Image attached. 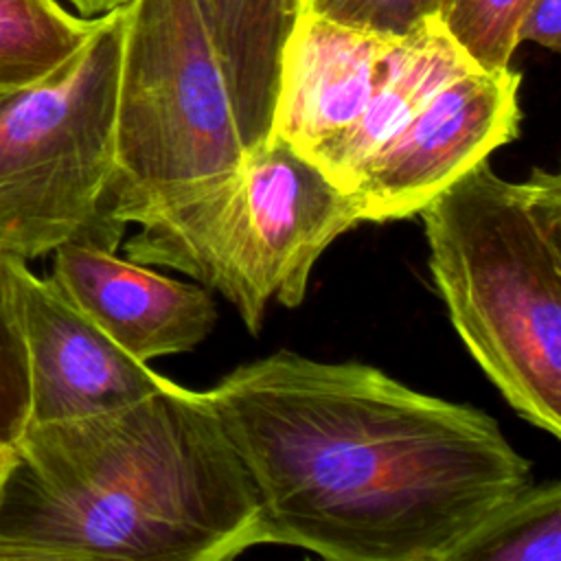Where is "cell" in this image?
Here are the masks:
<instances>
[{"label": "cell", "mask_w": 561, "mask_h": 561, "mask_svg": "<svg viewBox=\"0 0 561 561\" xmlns=\"http://www.w3.org/2000/svg\"><path fill=\"white\" fill-rule=\"evenodd\" d=\"M28 425V377L15 316L9 256L0 254V451H9Z\"/></svg>", "instance_id": "16"}, {"label": "cell", "mask_w": 561, "mask_h": 561, "mask_svg": "<svg viewBox=\"0 0 561 561\" xmlns=\"http://www.w3.org/2000/svg\"><path fill=\"white\" fill-rule=\"evenodd\" d=\"M66 2L83 18H99L114 9L125 7L129 0H66Z\"/></svg>", "instance_id": "19"}, {"label": "cell", "mask_w": 561, "mask_h": 561, "mask_svg": "<svg viewBox=\"0 0 561 561\" xmlns=\"http://www.w3.org/2000/svg\"><path fill=\"white\" fill-rule=\"evenodd\" d=\"M454 561H561V482H530L456 552Z\"/></svg>", "instance_id": "14"}, {"label": "cell", "mask_w": 561, "mask_h": 561, "mask_svg": "<svg viewBox=\"0 0 561 561\" xmlns=\"http://www.w3.org/2000/svg\"><path fill=\"white\" fill-rule=\"evenodd\" d=\"M443 0H305L302 11L329 20L403 35L427 15H436Z\"/></svg>", "instance_id": "17"}, {"label": "cell", "mask_w": 561, "mask_h": 561, "mask_svg": "<svg viewBox=\"0 0 561 561\" xmlns=\"http://www.w3.org/2000/svg\"><path fill=\"white\" fill-rule=\"evenodd\" d=\"M357 224L355 197L272 134L232 178L142 224L123 250L129 261L178 270L219 291L256 335L270 298L298 307L320 254Z\"/></svg>", "instance_id": "5"}, {"label": "cell", "mask_w": 561, "mask_h": 561, "mask_svg": "<svg viewBox=\"0 0 561 561\" xmlns=\"http://www.w3.org/2000/svg\"><path fill=\"white\" fill-rule=\"evenodd\" d=\"M204 392L250 478L263 543L454 561L535 482L493 416L368 364L276 351Z\"/></svg>", "instance_id": "1"}, {"label": "cell", "mask_w": 561, "mask_h": 561, "mask_svg": "<svg viewBox=\"0 0 561 561\" xmlns=\"http://www.w3.org/2000/svg\"><path fill=\"white\" fill-rule=\"evenodd\" d=\"M261 543L206 392L171 379L123 408L28 423L0 469V561H226Z\"/></svg>", "instance_id": "2"}, {"label": "cell", "mask_w": 561, "mask_h": 561, "mask_svg": "<svg viewBox=\"0 0 561 561\" xmlns=\"http://www.w3.org/2000/svg\"><path fill=\"white\" fill-rule=\"evenodd\" d=\"M430 272L467 351L508 405L561 436V175L522 182L489 158L416 213Z\"/></svg>", "instance_id": "3"}, {"label": "cell", "mask_w": 561, "mask_h": 561, "mask_svg": "<svg viewBox=\"0 0 561 561\" xmlns=\"http://www.w3.org/2000/svg\"><path fill=\"white\" fill-rule=\"evenodd\" d=\"M517 42H530L552 53H559L561 0H528L517 26Z\"/></svg>", "instance_id": "18"}, {"label": "cell", "mask_w": 561, "mask_h": 561, "mask_svg": "<svg viewBox=\"0 0 561 561\" xmlns=\"http://www.w3.org/2000/svg\"><path fill=\"white\" fill-rule=\"evenodd\" d=\"M394 39L302 11L283 48L274 134L316 162L362 114Z\"/></svg>", "instance_id": "10"}, {"label": "cell", "mask_w": 561, "mask_h": 561, "mask_svg": "<svg viewBox=\"0 0 561 561\" xmlns=\"http://www.w3.org/2000/svg\"><path fill=\"white\" fill-rule=\"evenodd\" d=\"M478 68L436 15L397 35L383 72L357 121L313 162L337 188L353 195L377 156L412 123L454 77Z\"/></svg>", "instance_id": "11"}, {"label": "cell", "mask_w": 561, "mask_h": 561, "mask_svg": "<svg viewBox=\"0 0 561 561\" xmlns=\"http://www.w3.org/2000/svg\"><path fill=\"white\" fill-rule=\"evenodd\" d=\"M528 0H443L436 18L482 70H504L519 46L517 26Z\"/></svg>", "instance_id": "15"}, {"label": "cell", "mask_w": 561, "mask_h": 561, "mask_svg": "<svg viewBox=\"0 0 561 561\" xmlns=\"http://www.w3.org/2000/svg\"><path fill=\"white\" fill-rule=\"evenodd\" d=\"M50 278L105 335L145 364L195 348L217 318L206 287L162 276L88 241L59 245Z\"/></svg>", "instance_id": "9"}, {"label": "cell", "mask_w": 561, "mask_h": 561, "mask_svg": "<svg viewBox=\"0 0 561 561\" xmlns=\"http://www.w3.org/2000/svg\"><path fill=\"white\" fill-rule=\"evenodd\" d=\"M7 454H9V451H0V469H2V465H4V460H7Z\"/></svg>", "instance_id": "20"}, {"label": "cell", "mask_w": 561, "mask_h": 561, "mask_svg": "<svg viewBox=\"0 0 561 561\" xmlns=\"http://www.w3.org/2000/svg\"><path fill=\"white\" fill-rule=\"evenodd\" d=\"M96 18L57 0H0V94L31 88L57 72L90 37Z\"/></svg>", "instance_id": "13"}, {"label": "cell", "mask_w": 561, "mask_h": 561, "mask_svg": "<svg viewBox=\"0 0 561 561\" xmlns=\"http://www.w3.org/2000/svg\"><path fill=\"white\" fill-rule=\"evenodd\" d=\"M272 134L237 92L197 0H129L114 171L92 243L116 250L129 224L204 197Z\"/></svg>", "instance_id": "4"}, {"label": "cell", "mask_w": 561, "mask_h": 561, "mask_svg": "<svg viewBox=\"0 0 561 561\" xmlns=\"http://www.w3.org/2000/svg\"><path fill=\"white\" fill-rule=\"evenodd\" d=\"M215 48L245 105L274 127L285 42L305 0H197Z\"/></svg>", "instance_id": "12"}, {"label": "cell", "mask_w": 561, "mask_h": 561, "mask_svg": "<svg viewBox=\"0 0 561 561\" xmlns=\"http://www.w3.org/2000/svg\"><path fill=\"white\" fill-rule=\"evenodd\" d=\"M9 274L26 359L28 423L107 412L164 386L167 377L123 351L50 276L13 256Z\"/></svg>", "instance_id": "8"}, {"label": "cell", "mask_w": 561, "mask_h": 561, "mask_svg": "<svg viewBox=\"0 0 561 561\" xmlns=\"http://www.w3.org/2000/svg\"><path fill=\"white\" fill-rule=\"evenodd\" d=\"M522 75L469 68L445 83L377 156L353 197L362 221L405 219L519 134Z\"/></svg>", "instance_id": "7"}, {"label": "cell", "mask_w": 561, "mask_h": 561, "mask_svg": "<svg viewBox=\"0 0 561 561\" xmlns=\"http://www.w3.org/2000/svg\"><path fill=\"white\" fill-rule=\"evenodd\" d=\"M123 7L44 81L0 96V254L92 243L116 153Z\"/></svg>", "instance_id": "6"}, {"label": "cell", "mask_w": 561, "mask_h": 561, "mask_svg": "<svg viewBox=\"0 0 561 561\" xmlns=\"http://www.w3.org/2000/svg\"><path fill=\"white\" fill-rule=\"evenodd\" d=\"M0 96H4V94H0Z\"/></svg>", "instance_id": "21"}]
</instances>
